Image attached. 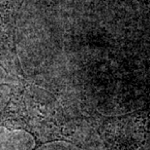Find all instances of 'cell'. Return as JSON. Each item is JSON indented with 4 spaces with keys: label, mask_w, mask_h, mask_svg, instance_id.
<instances>
[{
    "label": "cell",
    "mask_w": 150,
    "mask_h": 150,
    "mask_svg": "<svg viewBox=\"0 0 150 150\" xmlns=\"http://www.w3.org/2000/svg\"><path fill=\"white\" fill-rule=\"evenodd\" d=\"M0 127L23 131L32 136V150L53 142L75 143L72 120L52 92L26 79L11 86L9 100L0 110Z\"/></svg>",
    "instance_id": "1"
},
{
    "label": "cell",
    "mask_w": 150,
    "mask_h": 150,
    "mask_svg": "<svg viewBox=\"0 0 150 150\" xmlns=\"http://www.w3.org/2000/svg\"><path fill=\"white\" fill-rule=\"evenodd\" d=\"M90 119L107 150H150V101L125 114Z\"/></svg>",
    "instance_id": "2"
},
{
    "label": "cell",
    "mask_w": 150,
    "mask_h": 150,
    "mask_svg": "<svg viewBox=\"0 0 150 150\" xmlns=\"http://www.w3.org/2000/svg\"><path fill=\"white\" fill-rule=\"evenodd\" d=\"M0 67L17 81L25 79L18 54L15 9L9 0H0Z\"/></svg>",
    "instance_id": "3"
}]
</instances>
